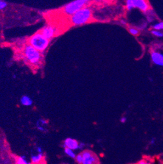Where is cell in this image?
Instances as JSON below:
<instances>
[{"label":"cell","mask_w":163,"mask_h":164,"mask_svg":"<svg viewBox=\"0 0 163 164\" xmlns=\"http://www.w3.org/2000/svg\"><path fill=\"white\" fill-rule=\"evenodd\" d=\"M28 44L39 52H43L46 50L50 45V40L46 39L39 31L30 37Z\"/></svg>","instance_id":"6da1fadb"},{"label":"cell","mask_w":163,"mask_h":164,"mask_svg":"<svg viewBox=\"0 0 163 164\" xmlns=\"http://www.w3.org/2000/svg\"><path fill=\"white\" fill-rule=\"evenodd\" d=\"M91 10L85 7L70 16V23L74 26H80L88 23L91 17Z\"/></svg>","instance_id":"7a4b0ae2"},{"label":"cell","mask_w":163,"mask_h":164,"mask_svg":"<svg viewBox=\"0 0 163 164\" xmlns=\"http://www.w3.org/2000/svg\"><path fill=\"white\" fill-rule=\"evenodd\" d=\"M23 52L26 61L31 65H38L41 63L42 59L41 52L37 51L29 44L25 45Z\"/></svg>","instance_id":"3957f363"},{"label":"cell","mask_w":163,"mask_h":164,"mask_svg":"<svg viewBox=\"0 0 163 164\" xmlns=\"http://www.w3.org/2000/svg\"><path fill=\"white\" fill-rule=\"evenodd\" d=\"M90 3L88 0H74L66 4L63 7V12L67 16H73Z\"/></svg>","instance_id":"277c9868"},{"label":"cell","mask_w":163,"mask_h":164,"mask_svg":"<svg viewBox=\"0 0 163 164\" xmlns=\"http://www.w3.org/2000/svg\"><path fill=\"white\" fill-rule=\"evenodd\" d=\"M82 156V164H100L99 158L89 150H84L81 152Z\"/></svg>","instance_id":"5b68a950"},{"label":"cell","mask_w":163,"mask_h":164,"mask_svg":"<svg viewBox=\"0 0 163 164\" xmlns=\"http://www.w3.org/2000/svg\"><path fill=\"white\" fill-rule=\"evenodd\" d=\"M57 29L52 25H47L42 28L39 31L46 39L50 40L56 35Z\"/></svg>","instance_id":"8992f818"},{"label":"cell","mask_w":163,"mask_h":164,"mask_svg":"<svg viewBox=\"0 0 163 164\" xmlns=\"http://www.w3.org/2000/svg\"><path fill=\"white\" fill-rule=\"evenodd\" d=\"M63 148H67L74 151L79 150V142L73 138L68 137L64 140Z\"/></svg>","instance_id":"52a82bcc"},{"label":"cell","mask_w":163,"mask_h":164,"mask_svg":"<svg viewBox=\"0 0 163 164\" xmlns=\"http://www.w3.org/2000/svg\"><path fill=\"white\" fill-rule=\"evenodd\" d=\"M134 9L137 8L143 12H147L149 10V4L145 0H133Z\"/></svg>","instance_id":"ba28073f"},{"label":"cell","mask_w":163,"mask_h":164,"mask_svg":"<svg viewBox=\"0 0 163 164\" xmlns=\"http://www.w3.org/2000/svg\"><path fill=\"white\" fill-rule=\"evenodd\" d=\"M152 62L155 65L163 67V54L158 52H153L151 54Z\"/></svg>","instance_id":"9c48e42d"},{"label":"cell","mask_w":163,"mask_h":164,"mask_svg":"<svg viewBox=\"0 0 163 164\" xmlns=\"http://www.w3.org/2000/svg\"><path fill=\"white\" fill-rule=\"evenodd\" d=\"M44 158V153L42 154H39V153H35L32 154L31 156V162L32 164H39L42 162Z\"/></svg>","instance_id":"30bf717a"},{"label":"cell","mask_w":163,"mask_h":164,"mask_svg":"<svg viewBox=\"0 0 163 164\" xmlns=\"http://www.w3.org/2000/svg\"><path fill=\"white\" fill-rule=\"evenodd\" d=\"M47 124H48V121L46 120L41 118L37 122V124H36L37 129L39 131H40V132H46L47 129L45 126L47 125Z\"/></svg>","instance_id":"8fae6325"},{"label":"cell","mask_w":163,"mask_h":164,"mask_svg":"<svg viewBox=\"0 0 163 164\" xmlns=\"http://www.w3.org/2000/svg\"><path fill=\"white\" fill-rule=\"evenodd\" d=\"M21 105L26 107H30L33 105V100L31 98L28 96H23L20 98Z\"/></svg>","instance_id":"7c38bea8"},{"label":"cell","mask_w":163,"mask_h":164,"mask_svg":"<svg viewBox=\"0 0 163 164\" xmlns=\"http://www.w3.org/2000/svg\"><path fill=\"white\" fill-rule=\"evenodd\" d=\"M15 164H32L25 156H20L16 158Z\"/></svg>","instance_id":"4fadbf2b"},{"label":"cell","mask_w":163,"mask_h":164,"mask_svg":"<svg viewBox=\"0 0 163 164\" xmlns=\"http://www.w3.org/2000/svg\"><path fill=\"white\" fill-rule=\"evenodd\" d=\"M64 153L65 155L69 158H71V159H75L76 156H77V154H76L75 151L67 148H64Z\"/></svg>","instance_id":"5bb4252c"},{"label":"cell","mask_w":163,"mask_h":164,"mask_svg":"<svg viewBox=\"0 0 163 164\" xmlns=\"http://www.w3.org/2000/svg\"><path fill=\"white\" fill-rule=\"evenodd\" d=\"M153 30H163V22H161L157 24H155L153 26Z\"/></svg>","instance_id":"9a60e30c"},{"label":"cell","mask_w":163,"mask_h":164,"mask_svg":"<svg viewBox=\"0 0 163 164\" xmlns=\"http://www.w3.org/2000/svg\"><path fill=\"white\" fill-rule=\"evenodd\" d=\"M126 7L128 10H131L134 9L133 0H127V1H126Z\"/></svg>","instance_id":"2e32d148"},{"label":"cell","mask_w":163,"mask_h":164,"mask_svg":"<svg viewBox=\"0 0 163 164\" xmlns=\"http://www.w3.org/2000/svg\"><path fill=\"white\" fill-rule=\"evenodd\" d=\"M129 31L130 34H131L133 35H138L139 34V30L136 28H130L129 29Z\"/></svg>","instance_id":"e0dca14e"},{"label":"cell","mask_w":163,"mask_h":164,"mask_svg":"<svg viewBox=\"0 0 163 164\" xmlns=\"http://www.w3.org/2000/svg\"><path fill=\"white\" fill-rule=\"evenodd\" d=\"M151 34L157 37H163V32L161 31H157V30H152Z\"/></svg>","instance_id":"ac0fdd59"},{"label":"cell","mask_w":163,"mask_h":164,"mask_svg":"<svg viewBox=\"0 0 163 164\" xmlns=\"http://www.w3.org/2000/svg\"><path fill=\"white\" fill-rule=\"evenodd\" d=\"M74 160L78 164H82V156L81 153L77 154V156H76Z\"/></svg>","instance_id":"d6986e66"},{"label":"cell","mask_w":163,"mask_h":164,"mask_svg":"<svg viewBox=\"0 0 163 164\" xmlns=\"http://www.w3.org/2000/svg\"><path fill=\"white\" fill-rule=\"evenodd\" d=\"M136 164H153V163L149 160L144 159V160H141L140 161H139L138 163H137Z\"/></svg>","instance_id":"ffe728a7"},{"label":"cell","mask_w":163,"mask_h":164,"mask_svg":"<svg viewBox=\"0 0 163 164\" xmlns=\"http://www.w3.org/2000/svg\"><path fill=\"white\" fill-rule=\"evenodd\" d=\"M7 3L4 1H0V10H3L5 7H7Z\"/></svg>","instance_id":"44dd1931"},{"label":"cell","mask_w":163,"mask_h":164,"mask_svg":"<svg viewBox=\"0 0 163 164\" xmlns=\"http://www.w3.org/2000/svg\"><path fill=\"white\" fill-rule=\"evenodd\" d=\"M85 144L84 143H80L79 142V150H84L85 149Z\"/></svg>","instance_id":"7402d4cb"},{"label":"cell","mask_w":163,"mask_h":164,"mask_svg":"<svg viewBox=\"0 0 163 164\" xmlns=\"http://www.w3.org/2000/svg\"><path fill=\"white\" fill-rule=\"evenodd\" d=\"M35 151L37 153H39V154H42V153H44L43 152V150H42L41 146H37Z\"/></svg>","instance_id":"603a6c76"},{"label":"cell","mask_w":163,"mask_h":164,"mask_svg":"<svg viewBox=\"0 0 163 164\" xmlns=\"http://www.w3.org/2000/svg\"><path fill=\"white\" fill-rule=\"evenodd\" d=\"M156 143V140L155 138H152L151 140H150V145H154Z\"/></svg>","instance_id":"cb8c5ba5"},{"label":"cell","mask_w":163,"mask_h":164,"mask_svg":"<svg viewBox=\"0 0 163 164\" xmlns=\"http://www.w3.org/2000/svg\"><path fill=\"white\" fill-rule=\"evenodd\" d=\"M120 122L121 123H125L127 122V118L126 117H122L120 119Z\"/></svg>","instance_id":"d4e9b609"},{"label":"cell","mask_w":163,"mask_h":164,"mask_svg":"<svg viewBox=\"0 0 163 164\" xmlns=\"http://www.w3.org/2000/svg\"><path fill=\"white\" fill-rule=\"evenodd\" d=\"M121 23L122 24H126L125 22L123 21V20H121Z\"/></svg>","instance_id":"484cf974"}]
</instances>
